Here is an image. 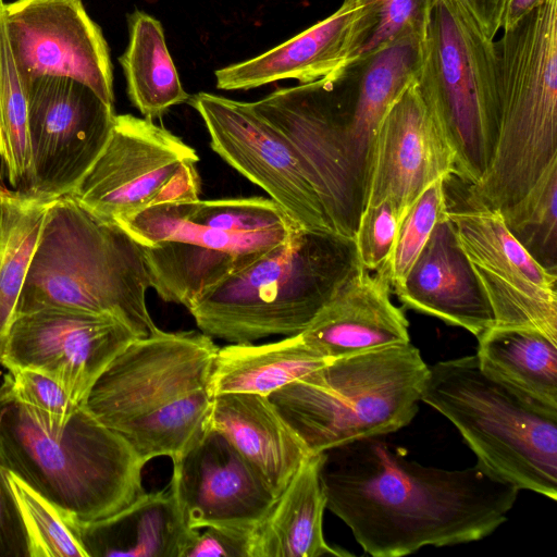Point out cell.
<instances>
[{
	"mask_svg": "<svg viewBox=\"0 0 557 557\" xmlns=\"http://www.w3.org/2000/svg\"><path fill=\"white\" fill-rule=\"evenodd\" d=\"M188 102L201 116L210 147L220 158L263 189L300 227L334 233L293 148L249 102L209 92Z\"/></svg>",
	"mask_w": 557,
	"mask_h": 557,
	"instance_id": "cell-13",
	"label": "cell"
},
{
	"mask_svg": "<svg viewBox=\"0 0 557 557\" xmlns=\"http://www.w3.org/2000/svg\"><path fill=\"white\" fill-rule=\"evenodd\" d=\"M416 79L454 152L455 175L475 184L497 139L494 40L456 0L434 1Z\"/></svg>",
	"mask_w": 557,
	"mask_h": 557,
	"instance_id": "cell-9",
	"label": "cell"
},
{
	"mask_svg": "<svg viewBox=\"0 0 557 557\" xmlns=\"http://www.w3.org/2000/svg\"><path fill=\"white\" fill-rule=\"evenodd\" d=\"M361 11L360 0H344L332 15L280 46L215 71L216 87L247 90L289 78L306 84L341 70L352 60Z\"/></svg>",
	"mask_w": 557,
	"mask_h": 557,
	"instance_id": "cell-22",
	"label": "cell"
},
{
	"mask_svg": "<svg viewBox=\"0 0 557 557\" xmlns=\"http://www.w3.org/2000/svg\"><path fill=\"white\" fill-rule=\"evenodd\" d=\"M129 41L119 61L127 94L144 117L161 119L168 110L189 100L166 48L161 23L135 11L128 17Z\"/></svg>",
	"mask_w": 557,
	"mask_h": 557,
	"instance_id": "cell-28",
	"label": "cell"
},
{
	"mask_svg": "<svg viewBox=\"0 0 557 557\" xmlns=\"http://www.w3.org/2000/svg\"><path fill=\"white\" fill-rule=\"evenodd\" d=\"M207 428L220 432L277 497L311 455L269 397L213 396Z\"/></svg>",
	"mask_w": 557,
	"mask_h": 557,
	"instance_id": "cell-23",
	"label": "cell"
},
{
	"mask_svg": "<svg viewBox=\"0 0 557 557\" xmlns=\"http://www.w3.org/2000/svg\"><path fill=\"white\" fill-rule=\"evenodd\" d=\"M323 453L311 454L252 531L250 557L351 556L323 535L326 496L320 470Z\"/></svg>",
	"mask_w": 557,
	"mask_h": 557,
	"instance_id": "cell-24",
	"label": "cell"
},
{
	"mask_svg": "<svg viewBox=\"0 0 557 557\" xmlns=\"http://www.w3.org/2000/svg\"><path fill=\"white\" fill-rule=\"evenodd\" d=\"M387 269L358 268L301 333L327 359L410 343L409 323L391 299Z\"/></svg>",
	"mask_w": 557,
	"mask_h": 557,
	"instance_id": "cell-20",
	"label": "cell"
},
{
	"mask_svg": "<svg viewBox=\"0 0 557 557\" xmlns=\"http://www.w3.org/2000/svg\"><path fill=\"white\" fill-rule=\"evenodd\" d=\"M428 375L408 343L332 359L268 397L309 453L319 454L409 424Z\"/></svg>",
	"mask_w": 557,
	"mask_h": 557,
	"instance_id": "cell-6",
	"label": "cell"
},
{
	"mask_svg": "<svg viewBox=\"0 0 557 557\" xmlns=\"http://www.w3.org/2000/svg\"><path fill=\"white\" fill-rule=\"evenodd\" d=\"M136 337L109 314L63 308L18 311L1 364L41 372L74 404L85 406L97 380Z\"/></svg>",
	"mask_w": 557,
	"mask_h": 557,
	"instance_id": "cell-14",
	"label": "cell"
},
{
	"mask_svg": "<svg viewBox=\"0 0 557 557\" xmlns=\"http://www.w3.org/2000/svg\"><path fill=\"white\" fill-rule=\"evenodd\" d=\"M474 20L481 32L494 40L502 28L506 0H456Z\"/></svg>",
	"mask_w": 557,
	"mask_h": 557,
	"instance_id": "cell-40",
	"label": "cell"
},
{
	"mask_svg": "<svg viewBox=\"0 0 557 557\" xmlns=\"http://www.w3.org/2000/svg\"><path fill=\"white\" fill-rule=\"evenodd\" d=\"M322 453L326 509L374 557L480 541L507 521L519 493L476 463L446 470L408 460L384 435Z\"/></svg>",
	"mask_w": 557,
	"mask_h": 557,
	"instance_id": "cell-1",
	"label": "cell"
},
{
	"mask_svg": "<svg viewBox=\"0 0 557 557\" xmlns=\"http://www.w3.org/2000/svg\"><path fill=\"white\" fill-rule=\"evenodd\" d=\"M3 0H0V24H1V9H2V5H3ZM0 156H1V150H0Z\"/></svg>",
	"mask_w": 557,
	"mask_h": 557,
	"instance_id": "cell-42",
	"label": "cell"
},
{
	"mask_svg": "<svg viewBox=\"0 0 557 557\" xmlns=\"http://www.w3.org/2000/svg\"><path fill=\"white\" fill-rule=\"evenodd\" d=\"M252 531L230 527H206L194 537L182 557H250Z\"/></svg>",
	"mask_w": 557,
	"mask_h": 557,
	"instance_id": "cell-38",
	"label": "cell"
},
{
	"mask_svg": "<svg viewBox=\"0 0 557 557\" xmlns=\"http://www.w3.org/2000/svg\"><path fill=\"white\" fill-rule=\"evenodd\" d=\"M478 343L475 356L486 374L557 409V342L530 327L493 326Z\"/></svg>",
	"mask_w": 557,
	"mask_h": 557,
	"instance_id": "cell-27",
	"label": "cell"
},
{
	"mask_svg": "<svg viewBox=\"0 0 557 557\" xmlns=\"http://www.w3.org/2000/svg\"><path fill=\"white\" fill-rule=\"evenodd\" d=\"M449 174H456L454 152L414 78L375 132L364 207L389 199L405 215L432 182Z\"/></svg>",
	"mask_w": 557,
	"mask_h": 557,
	"instance_id": "cell-18",
	"label": "cell"
},
{
	"mask_svg": "<svg viewBox=\"0 0 557 557\" xmlns=\"http://www.w3.org/2000/svg\"><path fill=\"white\" fill-rule=\"evenodd\" d=\"M403 218L404 213L389 199L363 208L354 236L357 261L361 268L370 272L386 268Z\"/></svg>",
	"mask_w": 557,
	"mask_h": 557,
	"instance_id": "cell-36",
	"label": "cell"
},
{
	"mask_svg": "<svg viewBox=\"0 0 557 557\" xmlns=\"http://www.w3.org/2000/svg\"><path fill=\"white\" fill-rule=\"evenodd\" d=\"M1 22L21 82L70 77L113 107L109 48L82 0H14L3 3Z\"/></svg>",
	"mask_w": 557,
	"mask_h": 557,
	"instance_id": "cell-15",
	"label": "cell"
},
{
	"mask_svg": "<svg viewBox=\"0 0 557 557\" xmlns=\"http://www.w3.org/2000/svg\"><path fill=\"white\" fill-rule=\"evenodd\" d=\"M49 202L0 190V364Z\"/></svg>",
	"mask_w": 557,
	"mask_h": 557,
	"instance_id": "cell-29",
	"label": "cell"
},
{
	"mask_svg": "<svg viewBox=\"0 0 557 557\" xmlns=\"http://www.w3.org/2000/svg\"><path fill=\"white\" fill-rule=\"evenodd\" d=\"M187 221L232 233H253L299 226L271 198L172 201Z\"/></svg>",
	"mask_w": 557,
	"mask_h": 557,
	"instance_id": "cell-33",
	"label": "cell"
},
{
	"mask_svg": "<svg viewBox=\"0 0 557 557\" xmlns=\"http://www.w3.org/2000/svg\"><path fill=\"white\" fill-rule=\"evenodd\" d=\"M197 533L187 524L169 484L145 493L86 540L91 556L182 557Z\"/></svg>",
	"mask_w": 557,
	"mask_h": 557,
	"instance_id": "cell-25",
	"label": "cell"
},
{
	"mask_svg": "<svg viewBox=\"0 0 557 557\" xmlns=\"http://www.w3.org/2000/svg\"><path fill=\"white\" fill-rule=\"evenodd\" d=\"M4 467L0 451V557L26 556L22 529L3 475Z\"/></svg>",
	"mask_w": 557,
	"mask_h": 557,
	"instance_id": "cell-39",
	"label": "cell"
},
{
	"mask_svg": "<svg viewBox=\"0 0 557 557\" xmlns=\"http://www.w3.org/2000/svg\"><path fill=\"white\" fill-rule=\"evenodd\" d=\"M331 360L308 346L301 334L260 345L232 343L218 348L210 393L212 397L230 393L268 397Z\"/></svg>",
	"mask_w": 557,
	"mask_h": 557,
	"instance_id": "cell-26",
	"label": "cell"
},
{
	"mask_svg": "<svg viewBox=\"0 0 557 557\" xmlns=\"http://www.w3.org/2000/svg\"><path fill=\"white\" fill-rule=\"evenodd\" d=\"M2 187H0V190H1Z\"/></svg>",
	"mask_w": 557,
	"mask_h": 557,
	"instance_id": "cell-43",
	"label": "cell"
},
{
	"mask_svg": "<svg viewBox=\"0 0 557 557\" xmlns=\"http://www.w3.org/2000/svg\"><path fill=\"white\" fill-rule=\"evenodd\" d=\"M249 104L293 148L334 233L354 239L364 194L320 79L277 89Z\"/></svg>",
	"mask_w": 557,
	"mask_h": 557,
	"instance_id": "cell-16",
	"label": "cell"
},
{
	"mask_svg": "<svg viewBox=\"0 0 557 557\" xmlns=\"http://www.w3.org/2000/svg\"><path fill=\"white\" fill-rule=\"evenodd\" d=\"M22 84L32 154L23 193L44 201L69 196L106 145L114 107L70 77L38 76Z\"/></svg>",
	"mask_w": 557,
	"mask_h": 557,
	"instance_id": "cell-11",
	"label": "cell"
},
{
	"mask_svg": "<svg viewBox=\"0 0 557 557\" xmlns=\"http://www.w3.org/2000/svg\"><path fill=\"white\" fill-rule=\"evenodd\" d=\"M358 265L354 239L297 227L188 310L202 333L230 343L298 335Z\"/></svg>",
	"mask_w": 557,
	"mask_h": 557,
	"instance_id": "cell-5",
	"label": "cell"
},
{
	"mask_svg": "<svg viewBox=\"0 0 557 557\" xmlns=\"http://www.w3.org/2000/svg\"><path fill=\"white\" fill-rule=\"evenodd\" d=\"M499 211L517 242L544 269L557 274V158L522 197Z\"/></svg>",
	"mask_w": 557,
	"mask_h": 557,
	"instance_id": "cell-31",
	"label": "cell"
},
{
	"mask_svg": "<svg viewBox=\"0 0 557 557\" xmlns=\"http://www.w3.org/2000/svg\"><path fill=\"white\" fill-rule=\"evenodd\" d=\"M421 401L456 426L488 475L557 499V409L490 376L475 355L429 366Z\"/></svg>",
	"mask_w": 557,
	"mask_h": 557,
	"instance_id": "cell-8",
	"label": "cell"
},
{
	"mask_svg": "<svg viewBox=\"0 0 557 557\" xmlns=\"http://www.w3.org/2000/svg\"><path fill=\"white\" fill-rule=\"evenodd\" d=\"M218 348L196 331L158 329L136 337L107 367L84 407L146 462L174 459L207 430Z\"/></svg>",
	"mask_w": 557,
	"mask_h": 557,
	"instance_id": "cell-2",
	"label": "cell"
},
{
	"mask_svg": "<svg viewBox=\"0 0 557 557\" xmlns=\"http://www.w3.org/2000/svg\"><path fill=\"white\" fill-rule=\"evenodd\" d=\"M172 461L170 485L191 529L253 530L276 498L251 465L213 429L207 428Z\"/></svg>",
	"mask_w": 557,
	"mask_h": 557,
	"instance_id": "cell-17",
	"label": "cell"
},
{
	"mask_svg": "<svg viewBox=\"0 0 557 557\" xmlns=\"http://www.w3.org/2000/svg\"><path fill=\"white\" fill-rule=\"evenodd\" d=\"M394 293L406 307L462 327L476 338L494 326L488 300L448 215L436 224Z\"/></svg>",
	"mask_w": 557,
	"mask_h": 557,
	"instance_id": "cell-21",
	"label": "cell"
},
{
	"mask_svg": "<svg viewBox=\"0 0 557 557\" xmlns=\"http://www.w3.org/2000/svg\"><path fill=\"white\" fill-rule=\"evenodd\" d=\"M435 0H360L352 60L408 35L424 36ZM350 63V62H349Z\"/></svg>",
	"mask_w": 557,
	"mask_h": 557,
	"instance_id": "cell-34",
	"label": "cell"
},
{
	"mask_svg": "<svg viewBox=\"0 0 557 557\" xmlns=\"http://www.w3.org/2000/svg\"><path fill=\"white\" fill-rule=\"evenodd\" d=\"M150 287L143 246L65 196L47 207L17 312L63 308L109 314L146 337L158 330L146 304Z\"/></svg>",
	"mask_w": 557,
	"mask_h": 557,
	"instance_id": "cell-4",
	"label": "cell"
},
{
	"mask_svg": "<svg viewBox=\"0 0 557 557\" xmlns=\"http://www.w3.org/2000/svg\"><path fill=\"white\" fill-rule=\"evenodd\" d=\"M7 370L2 383L11 396L51 424L66 423L82 407L74 404L55 381L41 372L27 368Z\"/></svg>",
	"mask_w": 557,
	"mask_h": 557,
	"instance_id": "cell-37",
	"label": "cell"
},
{
	"mask_svg": "<svg viewBox=\"0 0 557 557\" xmlns=\"http://www.w3.org/2000/svg\"><path fill=\"white\" fill-rule=\"evenodd\" d=\"M544 0H506L502 28L507 29Z\"/></svg>",
	"mask_w": 557,
	"mask_h": 557,
	"instance_id": "cell-41",
	"label": "cell"
},
{
	"mask_svg": "<svg viewBox=\"0 0 557 557\" xmlns=\"http://www.w3.org/2000/svg\"><path fill=\"white\" fill-rule=\"evenodd\" d=\"M447 215L491 306L494 326L530 327L557 342V274L537 263L455 174L445 177Z\"/></svg>",
	"mask_w": 557,
	"mask_h": 557,
	"instance_id": "cell-10",
	"label": "cell"
},
{
	"mask_svg": "<svg viewBox=\"0 0 557 557\" xmlns=\"http://www.w3.org/2000/svg\"><path fill=\"white\" fill-rule=\"evenodd\" d=\"M422 39L405 36L321 78L364 198L375 132L389 106L417 77Z\"/></svg>",
	"mask_w": 557,
	"mask_h": 557,
	"instance_id": "cell-19",
	"label": "cell"
},
{
	"mask_svg": "<svg viewBox=\"0 0 557 557\" xmlns=\"http://www.w3.org/2000/svg\"><path fill=\"white\" fill-rule=\"evenodd\" d=\"M3 475L22 529L26 556L90 557L76 518L4 467Z\"/></svg>",
	"mask_w": 557,
	"mask_h": 557,
	"instance_id": "cell-30",
	"label": "cell"
},
{
	"mask_svg": "<svg viewBox=\"0 0 557 557\" xmlns=\"http://www.w3.org/2000/svg\"><path fill=\"white\" fill-rule=\"evenodd\" d=\"M498 131L471 191L503 209L557 158V0H544L494 40Z\"/></svg>",
	"mask_w": 557,
	"mask_h": 557,
	"instance_id": "cell-7",
	"label": "cell"
},
{
	"mask_svg": "<svg viewBox=\"0 0 557 557\" xmlns=\"http://www.w3.org/2000/svg\"><path fill=\"white\" fill-rule=\"evenodd\" d=\"M0 451L5 466L70 511L85 535L146 492L147 463L117 432L82 406L55 425L0 385Z\"/></svg>",
	"mask_w": 557,
	"mask_h": 557,
	"instance_id": "cell-3",
	"label": "cell"
},
{
	"mask_svg": "<svg viewBox=\"0 0 557 557\" xmlns=\"http://www.w3.org/2000/svg\"><path fill=\"white\" fill-rule=\"evenodd\" d=\"M196 150L146 117L114 116L102 150L69 195L97 218L119 224L156 203Z\"/></svg>",
	"mask_w": 557,
	"mask_h": 557,
	"instance_id": "cell-12",
	"label": "cell"
},
{
	"mask_svg": "<svg viewBox=\"0 0 557 557\" xmlns=\"http://www.w3.org/2000/svg\"><path fill=\"white\" fill-rule=\"evenodd\" d=\"M0 162L14 190L24 191L30 172L28 109L5 32L0 24Z\"/></svg>",
	"mask_w": 557,
	"mask_h": 557,
	"instance_id": "cell-32",
	"label": "cell"
},
{
	"mask_svg": "<svg viewBox=\"0 0 557 557\" xmlns=\"http://www.w3.org/2000/svg\"><path fill=\"white\" fill-rule=\"evenodd\" d=\"M445 177L432 182L413 201L401 220L386 265L393 289L401 285L434 227L447 215Z\"/></svg>",
	"mask_w": 557,
	"mask_h": 557,
	"instance_id": "cell-35",
	"label": "cell"
}]
</instances>
